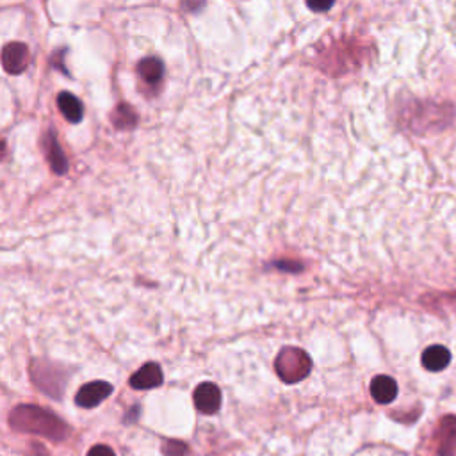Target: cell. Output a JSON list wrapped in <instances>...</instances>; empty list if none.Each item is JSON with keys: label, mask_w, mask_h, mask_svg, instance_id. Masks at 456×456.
<instances>
[{"label": "cell", "mask_w": 456, "mask_h": 456, "mask_svg": "<svg viewBox=\"0 0 456 456\" xmlns=\"http://www.w3.org/2000/svg\"><path fill=\"white\" fill-rule=\"evenodd\" d=\"M451 362V353L447 348L444 346H430L428 350L422 353V365L425 369L432 373L444 371V369L450 365Z\"/></svg>", "instance_id": "8"}, {"label": "cell", "mask_w": 456, "mask_h": 456, "mask_svg": "<svg viewBox=\"0 0 456 456\" xmlns=\"http://www.w3.org/2000/svg\"><path fill=\"white\" fill-rule=\"evenodd\" d=\"M335 0H307V6L310 7L312 11H318V13H323V11H328L330 7L333 6Z\"/></svg>", "instance_id": "15"}, {"label": "cell", "mask_w": 456, "mask_h": 456, "mask_svg": "<svg viewBox=\"0 0 456 456\" xmlns=\"http://www.w3.org/2000/svg\"><path fill=\"white\" fill-rule=\"evenodd\" d=\"M195 405L202 414L213 415L221 407V390L216 383L206 382L196 387L195 390Z\"/></svg>", "instance_id": "4"}, {"label": "cell", "mask_w": 456, "mask_h": 456, "mask_svg": "<svg viewBox=\"0 0 456 456\" xmlns=\"http://www.w3.org/2000/svg\"><path fill=\"white\" fill-rule=\"evenodd\" d=\"M310 365L308 355L296 348H285L276 358V371H278L280 378L289 383L305 378L310 371Z\"/></svg>", "instance_id": "2"}, {"label": "cell", "mask_w": 456, "mask_h": 456, "mask_svg": "<svg viewBox=\"0 0 456 456\" xmlns=\"http://www.w3.org/2000/svg\"><path fill=\"white\" fill-rule=\"evenodd\" d=\"M88 456H114V451L107 446H95L89 450Z\"/></svg>", "instance_id": "16"}, {"label": "cell", "mask_w": 456, "mask_h": 456, "mask_svg": "<svg viewBox=\"0 0 456 456\" xmlns=\"http://www.w3.org/2000/svg\"><path fill=\"white\" fill-rule=\"evenodd\" d=\"M456 451V417H446L440 425V456H450Z\"/></svg>", "instance_id": "10"}, {"label": "cell", "mask_w": 456, "mask_h": 456, "mask_svg": "<svg viewBox=\"0 0 456 456\" xmlns=\"http://www.w3.org/2000/svg\"><path fill=\"white\" fill-rule=\"evenodd\" d=\"M11 422L16 425L20 430H29V432H38L43 433L46 437H61L57 433L59 426L63 428L59 421H57L54 415H50V412L39 410L34 407H21L16 412H13L11 415Z\"/></svg>", "instance_id": "1"}, {"label": "cell", "mask_w": 456, "mask_h": 456, "mask_svg": "<svg viewBox=\"0 0 456 456\" xmlns=\"http://www.w3.org/2000/svg\"><path fill=\"white\" fill-rule=\"evenodd\" d=\"M159 385H163V371L153 362L143 365L131 378V387L136 390H150Z\"/></svg>", "instance_id": "5"}, {"label": "cell", "mask_w": 456, "mask_h": 456, "mask_svg": "<svg viewBox=\"0 0 456 456\" xmlns=\"http://www.w3.org/2000/svg\"><path fill=\"white\" fill-rule=\"evenodd\" d=\"M57 103H59V109L63 113V116L66 118L70 123H78L82 121V116H84V107H82V102L74 96L71 93H61L57 96Z\"/></svg>", "instance_id": "9"}, {"label": "cell", "mask_w": 456, "mask_h": 456, "mask_svg": "<svg viewBox=\"0 0 456 456\" xmlns=\"http://www.w3.org/2000/svg\"><path fill=\"white\" fill-rule=\"evenodd\" d=\"M164 453H166L168 456H181V455H188L189 450L184 446V444L173 440V442H168L166 446H164Z\"/></svg>", "instance_id": "14"}, {"label": "cell", "mask_w": 456, "mask_h": 456, "mask_svg": "<svg viewBox=\"0 0 456 456\" xmlns=\"http://www.w3.org/2000/svg\"><path fill=\"white\" fill-rule=\"evenodd\" d=\"M136 120H138V116H136L134 111L127 106H120V109H118L116 114H114V121H116L118 127H121V121H125V127L134 125Z\"/></svg>", "instance_id": "13"}, {"label": "cell", "mask_w": 456, "mask_h": 456, "mask_svg": "<svg viewBox=\"0 0 456 456\" xmlns=\"http://www.w3.org/2000/svg\"><path fill=\"white\" fill-rule=\"evenodd\" d=\"M371 396L376 403L389 405L397 396V383L390 376H376L371 382Z\"/></svg>", "instance_id": "7"}, {"label": "cell", "mask_w": 456, "mask_h": 456, "mask_svg": "<svg viewBox=\"0 0 456 456\" xmlns=\"http://www.w3.org/2000/svg\"><path fill=\"white\" fill-rule=\"evenodd\" d=\"M29 64V50L24 43H11L4 50V68L9 74H21Z\"/></svg>", "instance_id": "6"}, {"label": "cell", "mask_w": 456, "mask_h": 456, "mask_svg": "<svg viewBox=\"0 0 456 456\" xmlns=\"http://www.w3.org/2000/svg\"><path fill=\"white\" fill-rule=\"evenodd\" d=\"M139 75L143 77V81L148 82V84H157V82L163 78L164 66L157 57H146L139 63Z\"/></svg>", "instance_id": "11"}, {"label": "cell", "mask_w": 456, "mask_h": 456, "mask_svg": "<svg viewBox=\"0 0 456 456\" xmlns=\"http://www.w3.org/2000/svg\"><path fill=\"white\" fill-rule=\"evenodd\" d=\"M113 394V385L107 382H91L82 387L75 396V403L82 408H95L102 403L106 397Z\"/></svg>", "instance_id": "3"}, {"label": "cell", "mask_w": 456, "mask_h": 456, "mask_svg": "<svg viewBox=\"0 0 456 456\" xmlns=\"http://www.w3.org/2000/svg\"><path fill=\"white\" fill-rule=\"evenodd\" d=\"M50 163H52L54 170L59 171V173L66 171V159H64L63 152H61V146L54 139H50Z\"/></svg>", "instance_id": "12"}]
</instances>
